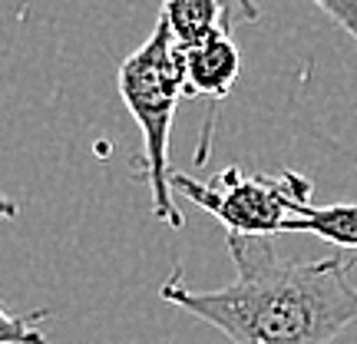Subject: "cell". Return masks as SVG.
<instances>
[{"label":"cell","mask_w":357,"mask_h":344,"mask_svg":"<svg viewBox=\"0 0 357 344\" xmlns=\"http://www.w3.org/2000/svg\"><path fill=\"white\" fill-rule=\"evenodd\" d=\"M235 278L215 292H195L182 265L162 281L159 298L212 324L231 344H331L357 321L354 252L288 262L271 235H225Z\"/></svg>","instance_id":"cell-1"},{"label":"cell","mask_w":357,"mask_h":344,"mask_svg":"<svg viewBox=\"0 0 357 344\" xmlns=\"http://www.w3.org/2000/svg\"><path fill=\"white\" fill-rule=\"evenodd\" d=\"M119 96L142 129L139 176L153 192V216L182 229L185 218L176 209V192L169 186V133L182 96V53L162 17L155 20L149 40L119 63Z\"/></svg>","instance_id":"cell-2"},{"label":"cell","mask_w":357,"mask_h":344,"mask_svg":"<svg viewBox=\"0 0 357 344\" xmlns=\"http://www.w3.org/2000/svg\"><path fill=\"white\" fill-rule=\"evenodd\" d=\"M169 186L176 195H185L192 205L218 218L225 235H281L294 209L314 195V182L291 169L278 176H248L242 166H229L205 182L172 169Z\"/></svg>","instance_id":"cell-3"},{"label":"cell","mask_w":357,"mask_h":344,"mask_svg":"<svg viewBox=\"0 0 357 344\" xmlns=\"http://www.w3.org/2000/svg\"><path fill=\"white\" fill-rule=\"evenodd\" d=\"M182 53V96H205L212 103H225L235 89L242 53L229 30H215L192 47H178Z\"/></svg>","instance_id":"cell-4"},{"label":"cell","mask_w":357,"mask_h":344,"mask_svg":"<svg viewBox=\"0 0 357 344\" xmlns=\"http://www.w3.org/2000/svg\"><path fill=\"white\" fill-rule=\"evenodd\" d=\"M281 232H311L324 242L347 248L357 255V205L341 202V205H314L301 202L294 209V216L284 222Z\"/></svg>","instance_id":"cell-5"},{"label":"cell","mask_w":357,"mask_h":344,"mask_svg":"<svg viewBox=\"0 0 357 344\" xmlns=\"http://www.w3.org/2000/svg\"><path fill=\"white\" fill-rule=\"evenodd\" d=\"M159 17L166 20L176 47H192L215 30H229L222 0H162Z\"/></svg>","instance_id":"cell-6"},{"label":"cell","mask_w":357,"mask_h":344,"mask_svg":"<svg viewBox=\"0 0 357 344\" xmlns=\"http://www.w3.org/2000/svg\"><path fill=\"white\" fill-rule=\"evenodd\" d=\"M40 318H47V311L13 315L7 308H0V344H47L40 331Z\"/></svg>","instance_id":"cell-7"},{"label":"cell","mask_w":357,"mask_h":344,"mask_svg":"<svg viewBox=\"0 0 357 344\" xmlns=\"http://www.w3.org/2000/svg\"><path fill=\"white\" fill-rule=\"evenodd\" d=\"M311 3L321 7L334 24L341 27V30H347V33L357 40V0H311Z\"/></svg>","instance_id":"cell-8"},{"label":"cell","mask_w":357,"mask_h":344,"mask_svg":"<svg viewBox=\"0 0 357 344\" xmlns=\"http://www.w3.org/2000/svg\"><path fill=\"white\" fill-rule=\"evenodd\" d=\"M222 10H225V27L235 24H258L261 20V10H258L255 0H222Z\"/></svg>","instance_id":"cell-9"},{"label":"cell","mask_w":357,"mask_h":344,"mask_svg":"<svg viewBox=\"0 0 357 344\" xmlns=\"http://www.w3.org/2000/svg\"><path fill=\"white\" fill-rule=\"evenodd\" d=\"M0 212H3V216H7V218H13V216H17V202H13L10 195H3V192H0Z\"/></svg>","instance_id":"cell-10"},{"label":"cell","mask_w":357,"mask_h":344,"mask_svg":"<svg viewBox=\"0 0 357 344\" xmlns=\"http://www.w3.org/2000/svg\"><path fill=\"white\" fill-rule=\"evenodd\" d=\"M0 218H7V216H3V212H0Z\"/></svg>","instance_id":"cell-11"}]
</instances>
